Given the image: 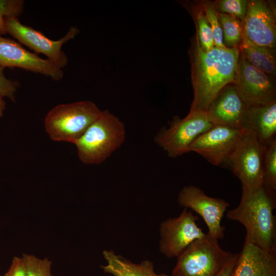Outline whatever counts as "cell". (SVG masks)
Wrapping results in <instances>:
<instances>
[{"label":"cell","mask_w":276,"mask_h":276,"mask_svg":"<svg viewBox=\"0 0 276 276\" xmlns=\"http://www.w3.org/2000/svg\"><path fill=\"white\" fill-rule=\"evenodd\" d=\"M249 105L236 83H232L218 93L206 112L213 125L244 129Z\"/></svg>","instance_id":"cell-12"},{"label":"cell","mask_w":276,"mask_h":276,"mask_svg":"<svg viewBox=\"0 0 276 276\" xmlns=\"http://www.w3.org/2000/svg\"><path fill=\"white\" fill-rule=\"evenodd\" d=\"M263 186L267 190L276 193V139L265 147Z\"/></svg>","instance_id":"cell-21"},{"label":"cell","mask_w":276,"mask_h":276,"mask_svg":"<svg viewBox=\"0 0 276 276\" xmlns=\"http://www.w3.org/2000/svg\"><path fill=\"white\" fill-rule=\"evenodd\" d=\"M101 112L91 101L59 104L48 113L44 120L45 128L52 140L74 143Z\"/></svg>","instance_id":"cell-4"},{"label":"cell","mask_w":276,"mask_h":276,"mask_svg":"<svg viewBox=\"0 0 276 276\" xmlns=\"http://www.w3.org/2000/svg\"><path fill=\"white\" fill-rule=\"evenodd\" d=\"M242 24V41L274 50L275 17L273 9L268 2L248 1L247 14Z\"/></svg>","instance_id":"cell-13"},{"label":"cell","mask_w":276,"mask_h":276,"mask_svg":"<svg viewBox=\"0 0 276 276\" xmlns=\"http://www.w3.org/2000/svg\"><path fill=\"white\" fill-rule=\"evenodd\" d=\"M236 84L249 105L263 104L276 101L274 77L256 68L240 52Z\"/></svg>","instance_id":"cell-14"},{"label":"cell","mask_w":276,"mask_h":276,"mask_svg":"<svg viewBox=\"0 0 276 276\" xmlns=\"http://www.w3.org/2000/svg\"><path fill=\"white\" fill-rule=\"evenodd\" d=\"M156 276H171L164 273L156 274Z\"/></svg>","instance_id":"cell-31"},{"label":"cell","mask_w":276,"mask_h":276,"mask_svg":"<svg viewBox=\"0 0 276 276\" xmlns=\"http://www.w3.org/2000/svg\"><path fill=\"white\" fill-rule=\"evenodd\" d=\"M3 276H28L22 258L14 257L9 269Z\"/></svg>","instance_id":"cell-28"},{"label":"cell","mask_w":276,"mask_h":276,"mask_svg":"<svg viewBox=\"0 0 276 276\" xmlns=\"http://www.w3.org/2000/svg\"><path fill=\"white\" fill-rule=\"evenodd\" d=\"M275 193L262 186L242 191L239 205L227 211L226 218L245 228V239L268 251H276Z\"/></svg>","instance_id":"cell-2"},{"label":"cell","mask_w":276,"mask_h":276,"mask_svg":"<svg viewBox=\"0 0 276 276\" xmlns=\"http://www.w3.org/2000/svg\"><path fill=\"white\" fill-rule=\"evenodd\" d=\"M195 18L197 31L196 36L199 43L204 50L210 51L215 47L213 37L201 6L197 9Z\"/></svg>","instance_id":"cell-24"},{"label":"cell","mask_w":276,"mask_h":276,"mask_svg":"<svg viewBox=\"0 0 276 276\" xmlns=\"http://www.w3.org/2000/svg\"><path fill=\"white\" fill-rule=\"evenodd\" d=\"M28 276H53L52 262L47 258H39L33 255L22 254L21 257Z\"/></svg>","instance_id":"cell-22"},{"label":"cell","mask_w":276,"mask_h":276,"mask_svg":"<svg viewBox=\"0 0 276 276\" xmlns=\"http://www.w3.org/2000/svg\"><path fill=\"white\" fill-rule=\"evenodd\" d=\"M201 6L211 29L214 46L217 48H225L223 41L222 28L214 4L203 2Z\"/></svg>","instance_id":"cell-25"},{"label":"cell","mask_w":276,"mask_h":276,"mask_svg":"<svg viewBox=\"0 0 276 276\" xmlns=\"http://www.w3.org/2000/svg\"><path fill=\"white\" fill-rule=\"evenodd\" d=\"M239 50L242 56L258 70L274 77L276 71L274 50L242 41Z\"/></svg>","instance_id":"cell-19"},{"label":"cell","mask_w":276,"mask_h":276,"mask_svg":"<svg viewBox=\"0 0 276 276\" xmlns=\"http://www.w3.org/2000/svg\"><path fill=\"white\" fill-rule=\"evenodd\" d=\"M24 1L22 0H0V34H7L5 18L17 17L24 10Z\"/></svg>","instance_id":"cell-26"},{"label":"cell","mask_w":276,"mask_h":276,"mask_svg":"<svg viewBox=\"0 0 276 276\" xmlns=\"http://www.w3.org/2000/svg\"><path fill=\"white\" fill-rule=\"evenodd\" d=\"M6 108V102L2 97H0V118L3 115L4 111Z\"/></svg>","instance_id":"cell-30"},{"label":"cell","mask_w":276,"mask_h":276,"mask_svg":"<svg viewBox=\"0 0 276 276\" xmlns=\"http://www.w3.org/2000/svg\"><path fill=\"white\" fill-rule=\"evenodd\" d=\"M5 25L7 33L35 52L44 54L61 68L68 63V58L62 50V47L74 38L79 32L76 27H71L64 36L59 40H53L41 32L21 24L16 17L5 18Z\"/></svg>","instance_id":"cell-8"},{"label":"cell","mask_w":276,"mask_h":276,"mask_svg":"<svg viewBox=\"0 0 276 276\" xmlns=\"http://www.w3.org/2000/svg\"><path fill=\"white\" fill-rule=\"evenodd\" d=\"M244 129L223 125H213L198 136L189 147L215 166L226 164Z\"/></svg>","instance_id":"cell-11"},{"label":"cell","mask_w":276,"mask_h":276,"mask_svg":"<svg viewBox=\"0 0 276 276\" xmlns=\"http://www.w3.org/2000/svg\"><path fill=\"white\" fill-rule=\"evenodd\" d=\"M244 129L254 132L265 146L275 139L276 101L249 105Z\"/></svg>","instance_id":"cell-17"},{"label":"cell","mask_w":276,"mask_h":276,"mask_svg":"<svg viewBox=\"0 0 276 276\" xmlns=\"http://www.w3.org/2000/svg\"><path fill=\"white\" fill-rule=\"evenodd\" d=\"M190 52L194 99L190 111L206 112L224 86L236 83L240 50L215 47L205 51L196 36Z\"/></svg>","instance_id":"cell-1"},{"label":"cell","mask_w":276,"mask_h":276,"mask_svg":"<svg viewBox=\"0 0 276 276\" xmlns=\"http://www.w3.org/2000/svg\"><path fill=\"white\" fill-rule=\"evenodd\" d=\"M214 5L217 12L230 15L243 22L247 14L248 1L218 0Z\"/></svg>","instance_id":"cell-23"},{"label":"cell","mask_w":276,"mask_h":276,"mask_svg":"<svg viewBox=\"0 0 276 276\" xmlns=\"http://www.w3.org/2000/svg\"><path fill=\"white\" fill-rule=\"evenodd\" d=\"M177 202L181 207L191 209L202 218L208 227V235L218 240L224 238L225 228L221 220L229 206L227 201L210 197L200 188L189 185L179 191Z\"/></svg>","instance_id":"cell-10"},{"label":"cell","mask_w":276,"mask_h":276,"mask_svg":"<svg viewBox=\"0 0 276 276\" xmlns=\"http://www.w3.org/2000/svg\"><path fill=\"white\" fill-rule=\"evenodd\" d=\"M265 146L252 131L244 130L226 164L239 178L242 191L263 186Z\"/></svg>","instance_id":"cell-6"},{"label":"cell","mask_w":276,"mask_h":276,"mask_svg":"<svg viewBox=\"0 0 276 276\" xmlns=\"http://www.w3.org/2000/svg\"><path fill=\"white\" fill-rule=\"evenodd\" d=\"M4 69L3 67L0 66V97H7L15 101L18 84L7 78L4 74Z\"/></svg>","instance_id":"cell-27"},{"label":"cell","mask_w":276,"mask_h":276,"mask_svg":"<svg viewBox=\"0 0 276 276\" xmlns=\"http://www.w3.org/2000/svg\"><path fill=\"white\" fill-rule=\"evenodd\" d=\"M103 255L106 261V264L101 266L106 273L114 276H156L153 264L151 261L145 260L136 264L117 255L112 250H105Z\"/></svg>","instance_id":"cell-18"},{"label":"cell","mask_w":276,"mask_h":276,"mask_svg":"<svg viewBox=\"0 0 276 276\" xmlns=\"http://www.w3.org/2000/svg\"><path fill=\"white\" fill-rule=\"evenodd\" d=\"M198 217L183 209L179 216L167 219L160 223L159 249L167 258L177 257L196 240L204 237L197 221Z\"/></svg>","instance_id":"cell-9"},{"label":"cell","mask_w":276,"mask_h":276,"mask_svg":"<svg viewBox=\"0 0 276 276\" xmlns=\"http://www.w3.org/2000/svg\"><path fill=\"white\" fill-rule=\"evenodd\" d=\"M125 128L118 117L108 110L99 117L74 144L78 155L85 164H99L105 161L125 141Z\"/></svg>","instance_id":"cell-3"},{"label":"cell","mask_w":276,"mask_h":276,"mask_svg":"<svg viewBox=\"0 0 276 276\" xmlns=\"http://www.w3.org/2000/svg\"><path fill=\"white\" fill-rule=\"evenodd\" d=\"M234 254L209 235L196 240L177 258L171 276H217Z\"/></svg>","instance_id":"cell-5"},{"label":"cell","mask_w":276,"mask_h":276,"mask_svg":"<svg viewBox=\"0 0 276 276\" xmlns=\"http://www.w3.org/2000/svg\"><path fill=\"white\" fill-rule=\"evenodd\" d=\"M1 37V34H0V37Z\"/></svg>","instance_id":"cell-32"},{"label":"cell","mask_w":276,"mask_h":276,"mask_svg":"<svg viewBox=\"0 0 276 276\" xmlns=\"http://www.w3.org/2000/svg\"><path fill=\"white\" fill-rule=\"evenodd\" d=\"M217 14L222 30L224 45L228 48H239L243 39L242 22L227 14Z\"/></svg>","instance_id":"cell-20"},{"label":"cell","mask_w":276,"mask_h":276,"mask_svg":"<svg viewBox=\"0 0 276 276\" xmlns=\"http://www.w3.org/2000/svg\"><path fill=\"white\" fill-rule=\"evenodd\" d=\"M231 276H276V251H268L245 239Z\"/></svg>","instance_id":"cell-16"},{"label":"cell","mask_w":276,"mask_h":276,"mask_svg":"<svg viewBox=\"0 0 276 276\" xmlns=\"http://www.w3.org/2000/svg\"><path fill=\"white\" fill-rule=\"evenodd\" d=\"M0 66L18 67L48 76L55 81L64 75L62 68L49 59H44L31 53L15 41L0 37Z\"/></svg>","instance_id":"cell-15"},{"label":"cell","mask_w":276,"mask_h":276,"mask_svg":"<svg viewBox=\"0 0 276 276\" xmlns=\"http://www.w3.org/2000/svg\"><path fill=\"white\" fill-rule=\"evenodd\" d=\"M213 125L206 112L190 111L183 119L174 117L169 127L161 129L154 141L169 157L175 158L190 152L191 144Z\"/></svg>","instance_id":"cell-7"},{"label":"cell","mask_w":276,"mask_h":276,"mask_svg":"<svg viewBox=\"0 0 276 276\" xmlns=\"http://www.w3.org/2000/svg\"><path fill=\"white\" fill-rule=\"evenodd\" d=\"M239 254H234L233 257L217 276H231Z\"/></svg>","instance_id":"cell-29"}]
</instances>
